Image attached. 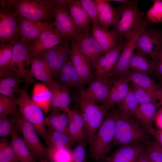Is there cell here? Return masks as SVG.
I'll list each match as a JSON object with an SVG mask.
<instances>
[{
    "mask_svg": "<svg viewBox=\"0 0 162 162\" xmlns=\"http://www.w3.org/2000/svg\"><path fill=\"white\" fill-rule=\"evenodd\" d=\"M115 120V133L113 146L140 143L146 139L145 130L131 117L121 113L116 109L112 110Z\"/></svg>",
    "mask_w": 162,
    "mask_h": 162,
    "instance_id": "obj_1",
    "label": "cell"
},
{
    "mask_svg": "<svg viewBox=\"0 0 162 162\" xmlns=\"http://www.w3.org/2000/svg\"><path fill=\"white\" fill-rule=\"evenodd\" d=\"M80 111L83 117L89 144L108 113L105 106L95 103L81 88L78 96Z\"/></svg>",
    "mask_w": 162,
    "mask_h": 162,
    "instance_id": "obj_2",
    "label": "cell"
},
{
    "mask_svg": "<svg viewBox=\"0 0 162 162\" xmlns=\"http://www.w3.org/2000/svg\"><path fill=\"white\" fill-rule=\"evenodd\" d=\"M137 4V1H130L125 4L115 8L117 19L112 30L118 35L119 42L147 21Z\"/></svg>",
    "mask_w": 162,
    "mask_h": 162,
    "instance_id": "obj_3",
    "label": "cell"
},
{
    "mask_svg": "<svg viewBox=\"0 0 162 162\" xmlns=\"http://www.w3.org/2000/svg\"><path fill=\"white\" fill-rule=\"evenodd\" d=\"M115 133V120L112 110L107 114L90 144L91 157L97 160H104L106 154L113 146Z\"/></svg>",
    "mask_w": 162,
    "mask_h": 162,
    "instance_id": "obj_4",
    "label": "cell"
},
{
    "mask_svg": "<svg viewBox=\"0 0 162 162\" xmlns=\"http://www.w3.org/2000/svg\"><path fill=\"white\" fill-rule=\"evenodd\" d=\"M54 7L53 0H16L14 10L23 18L42 21L54 18Z\"/></svg>",
    "mask_w": 162,
    "mask_h": 162,
    "instance_id": "obj_5",
    "label": "cell"
},
{
    "mask_svg": "<svg viewBox=\"0 0 162 162\" xmlns=\"http://www.w3.org/2000/svg\"><path fill=\"white\" fill-rule=\"evenodd\" d=\"M0 1V44H14L19 38V15L14 10L15 0Z\"/></svg>",
    "mask_w": 162,
    "mask_h": 162,
    "instance_id": "obj_6",
    "label": "cell"
},
{
    "mask_svg": "<svg viewBox=\"0 0 162 162\" xmlns=\"http://www.w3.org/2000/svg\"><path fill=\"white\" fill-rule=\"evenodd\" d=\"M25 85L19 94L18 106L22 118L31 124L37 133L44 138L46 130L43 111L33 100L27 92Z\"/></svg>",
    "mask_w": 162,
    "mask_h": 162,
    "instance_id": "obj_7",
    "label": "cell"
},
{
    "mask_svg": "<svg viewBox=\"0 0 162 162\" xmlns=\"http://www.w3.org/2000/svg\"><path fill=\"white\" fill-rule=\"evenodd\" d=\"M54 27L64 40L74 41L82 34L78 30L70 14L66 0H53Z\"/></svg>",
    "mask_w": 162,
    "mask_h": 162,
    "instance_id": "obj_8",
    "label": "cell"
},
{
    "mask_svg": "<svg viewBox=\"0 0 162 162\" xmlns=\"http://www.w3.org/2000/svg\"><path fill=\"white\" fill-rule=\"evenodd\" d=\"M148 26L146 21L124 38L125 40L121 53L111 73L110 78H117L124 76L129 71V65L136 49L139 37L143 30Z\"/></svg>",
    "mask_w": 162,
    "mask_h": 162,
    "instance_id": "obj_9",
    "label": "cell"
},
{
    "mask_svg": "<svg viewBox=\"0 0 162 162\" xmlns=\"http://www.w3.org/2000/svg\"><path fill=\"white\" fill-rule=\"evenodd\" d=\"M14 116L17 129L22 134L30 151L40 160L46 158L47 147L41 142L34 127L25 121L20 113Z\"/></svg>",
    "mask_w": 162,
    "mask_h": 162,
    "instance_id": "obj_10",
    "label": "cell"
},
{
    "mask_svg": "<svg viewBox=\"0 0 162 162\" xmlns=\"http://www.w3.org/2000/svg\"><path fill=\"white\" fill-rule=\"evenodd\" d=\"M64 40L57 32L54 26L48 28L28 44L30 59L43 58L50 49Z\"/></svg>",
    "mask_w": 162,
    "mask_h": 162,
    "instance_id": "obj_11",
    "label": "cell"
},
{
    "mask_svg": "<svg viewBox=\"0 0 162 162\" xmlns=\"http://www.w3.org/2000/svg\"><path fill=\"white\" fill-rule=\"evenodd\" d=\"M162 46V31L147 26L141 34L136 50L153 59Z\"/></svg>",
    "mask_w": 162,
    "mask_h": 162,
    "instance_id": "obj_12",
    "label": "cell"
},
{
    "mask_svg": "<svg viewBox=\"0 0 162 162\" xmlns=\"http://www.w3.org/2000/svg\"><path fill=\"white\" fill-rule=\"evenodd\" d=\"M30 60L28 44L19 38L13 44L12 62L16 74L24 80L25 85L28 86L34 82L28 70L24 66L25 62L28 66L30 65Z\"/></svg>",
    "mask_w": 162,
    "mask_h": 162,
    "instance_id": "obj_13",
    "label": "cell"
},
{
    "mask_svg": "<svg viewBox=\"0 0 162 162\" xmlns=\"http://www.w3.org/2000/svg\"><path fill=\"white\" fill-rule=\"evenodd\" d=\"M19 38L28 44L43 32L54 26V22L33 21L19 15Z\"/></svg>",
    "mask_w": 162,
    "mask_h": 162,
    "instance_id": "obj_14",
    "label": "cell"
},
{
    "mask_svg": "<svg viewBox=\"0 0 162 162\" xmlns=\"http://www.w3.org/2000/svg\"><path fill=\"white\" fill-rule=\"evenodd\" d=\"M74 42L88 61L91 70L94 69L97 61L104 53L92 32L82 34Z\"/></svg>",
    "mask_w": 162,
    "mask_h": 162,
    "instance_id": "obj_15",
    "label": "cell"
},
{
    "mask_svg": "<svg viewBox=\"0 0 162 162\" xmlns=\"http://www.w3.org/2000/svg\"><path fill=\"white\" fill-rule=\"evenodd\" d=\"M124 43L123 40L119 41L116 47L99 59L94 68L96 76L110 79L111 73L117 64Z\"/></svg>",
    "mask_w": 162,
    "mask_h": 162,
    "instance_id": "obj_16",
    "label": "cell"
},
{
    "mask_svg": "<svg viewBox=\"0 0 162 162\" xmlns=\"http://www.w3.org/2000/svg\"><path fill=\"white\" fill-rule=\"evenodd\" d=\"M70 58L72 65L83 85L89 84L94 78L88 61L74 41H72Z\"/></svg>",
    "mask_w": 162,
    "mask_h": 162,
    "instance_id": "obj_17",
    "label": "cell"
},
{
    "mask_svg": "<svg viewBox=\"0 0 162 162\" xmlns=\"http://www.w3.org/2000/svg\"><path fill=\"white\" fill-rule=\"evenodd\" d=\"M114 80L96 76L85 89L87 95L95 103L104 105Z\"/></svg>",
    "mask_w": 162,
    "mask_h": 162,
    "instance_id": "obj_18",
    "label": "cell"
},
{
    "mask_svg": "<svg viewBox=\"0 0 162 162\" xmlns=\"http://www.w3.org/2000/svg\"><path fill=\"white\" fill-rule=\"evenodd\" d=\"M70 14L76 28L82 34L90 32L91 19L78 0H66Z\"/></svg>",
    "mask_w": 162,
    "mask_h": 162,
    "instance_id": "obj_19",
    "label": "cell"
},
{
    "mask_svg": "<svg viewBox=\"0 0 162 162\" xmlns=\"http://www.w3.org/2000/svg\"><path fill=\"white\" fill-rule=\"evenodd\" d=\"M145 150L140 143L120 146L110 156L106 157L105 162H136L140 153Z\"/></svg>",
    "mask_w": 162,
    "mask_h": 162,
    "instance_id": "obj_20",
    "label": "cell"
},
{
    "mask_svg": "<svg viewBox=\"0 0 162 162\" xmlns=\"http://www.w3.org/2000/svg\"><path fill=\"white\" fill-rule=\"evenodd\" d=\"M130 83L124 76L114 79L106 101L103 105L108 111L125 98L130 90Z\"/></svg>",
    "mask_w": 162,
    "mask_h": 162,
    "instance_id": "obj_21",
    "label": "cell"
},
{
    "mask_svg": "<svg viewBox=\"0 0 162 162\" xmlns=\"http://www.w3.org/2000/svg\"><path fill=\"white\" fill-rule=\"evenodd\" d=\"M28 73L32 78L42 82L50 89L55 81L53 79L51 70L43 58H32L30 60Z\"/></svg>",
    "mask_w": 162,
    "mask_h": 162,
    "instance_id": "obj_22",
    "label": "cell"
},
{
    "mask_svg": "<svg viewBox=\"0 0 162 162\" xmlns=\"http://www.w3.org/2000/svg\"><path fill=\"white\" fill-rule=\"evenodd\" d=\"M24 80L15 72L10 70H4L0 76V94L11 97H16L22 89L20 84Z\"/></svg>",
    "mask_w": 162,
    "mask_h": 162,
    "instance_id": "obj_23",
    "label": "cell"
},
{
    "mask_svg": "<svg viewBox=\"0 0 162 162\" xmlns=\"http://www.w3.org/2000/svg\"><path fill=\"white\" fill-rule=\"evenodd\" d=\"M52 94L50 110H59L67 113L70 109V92L69 89L59 84L56 80L50 89Z\"/></svg>",
    "mask_w": 162,
    "mask_h": 162,
    "instance_id": "obj_24",
    "label": "cell"
},
{
    "mask_svg": "<svg viewBox=\"0 0 162 162\" xmlns=\"http://www.w3.org/2000/svg\"><path fill=\"white\" fill-rule=\"evenodd\" d=\"M92 25V35L101 46L104 54L116 47L119 40L118 35L115 31L93 24Z\"/></svg>",
    "mask_w": 162,
    "mask_h": 162,
    "instance_id": "obj_25",
    "label": "cell"
},
{
    "mask_svg": "<svg viewBox=\"0 0 162 162\" xmlns=\"http://www.w3.org/2000/svg\"><path fill=\"white\" fill-rule=\"evenodd\" d=\"M67 113L69 118V135L73 142L75 143L86 139H88L84 120L80 110H70Z\"/></svg>",
    "mask_w": 162,
    "mask_h": 162,
    "instance_id": "obj_26",
    "label": "cell"
},
{
    "mask_svg": "<svg viewBox=\"0 0 162 162\" xmlns=\"http://www.w3.org/2000/svg\"><path fill=\"white\" fill-rule=\"evenodd\" d=\"M129 82L147 90L155 94L158 100L162 97V87L148 75L129 71L124 76Z\"/></svg>",
    "mask_w": 162,
    "mask_h": 162,
    "instance_id": "obj_27",
    "label": "cell"
},
{
    "mask_svg": "<svg viewBox=\"0 0 162 162\" xmlns=\"http://www.w3.org/2000/svg\"><path fill=\"white\" fill-rule=\"evenodd\" d=\"M10 143L19 162H37V159L30 151L18 130L11 134Z\"/></svg>",
    "mask_w": 162,
    "mask_h": 162,
    "instance_id": "obj_28",
    "label": "cell"
},
{
    "mask_svg": "<svg viewBox=\"0 0 162 162\" xmlns=\"http://www.w3.org/2000/svg\"><path fill=\"white\" fill-rule=\"evenodd\" d=\"M155 64L153 60L148 55L137 51L134 52L129 64V71L147 75L153 73Z\"/></svg>",
    "mask_w": 162,
    "mask_h": 162,
    "instance_id": "obj_29",
    "label": "cell"
},
{
    "mask_svg": "<svg viewBox=\"0 0 162 162\" xmlns=\"http://www.w3.org/2000/svg\"><path fill=\"white\" fill-rule=\"evenodd\" d=\"M96 4L100 26L108 29L115 25L117 19L115 9L109 0H94Z\"/></svg>",
    "mask_w": 162,
    "mask_h": 162,
    "instance_id": "obj_30",
    "label": "cell"
},
{
    "mask_svg": "<svg viewBox=\"0 0 162 162\" xmlns=\"http://www.w3.org/2000/svg\"><path fill=\"white\" fill-rule=\"evenodd\" d=\"M52 97L51 91L45 85L39 82L34 84L32 98L35 103L46 114L50 110Z\"/></svg>",
    "mask_w": 162,
    "mask_h": 162,
    "instance_id": "obj_31",
    "label": "cell"
},
{
    "mask_svg": "<svg viewBox=\"0 0 162 162\" xmlns=\"http://www.w3.org/2000/svg\"><path fill=\"white\" fill-rule=\"evenodd\" d=\"M45 123L49 128L69 135V118L67 112H61L59 110L52 111L45 118Z\"/></svg>",
    "mask_w": 162,
    "mask_h": 162,
    "instance_id": "obj_32",
    "label": "cell"
},
{
    "mask_svg": "<svg viewBox=\"0 0 162 162\" xmlns=\"http://www.w3.org/2000/svg\"><path fill=\"white\" fill-rule=\"evenodd\" d=\"M47 147L59 149L70 148L75 143L69 135L49 128L43 138Z\"/></svg>",
    "mask_w": 162,
    "mask_h": 162,
    "instance_id": "obj_33",
    "label": "cell"
},
{
    "mask_svg": "<svg viewBox=\"0 0 162 162\" xmlns=\"http://www.w3.org/2000/svg\"><path fill=\"white\" fill-rule=\"evenodd\" d=\"M158 104L146 103L140 104L133 116L145 126H152L157 111Z\"/></svg>",
    "mask_w": 162,
    "mask_h": 162,
    "instance_id": "obj_34",
    "label": "cell"
},
{
    "mask_svg": "<svg viewBox=\"0 0 162 162\" xmlns=\"http://www.w3.org/2000/svg\"><path fill=\"white\" fill-rule=\"evenodd\" d=\"M13 48L11 43L0 44V68L10 70L16 74L12 62Z\"/></svg>",
    "mask_w": 162,
    "mask_h": 162,
    "instance_id": "obj_35",
    "label": "cell"
},
{
    "mask_svg": "<svg viewBox=\"0 0 162 162\" xmlns=\"http://www.w3.org/2000/svg\"><path fill=\"white\" fill-rule=\"evenodd\" d=\"M119 104V111L122 114L133 116L140 104L133 92L130 87L129 91L124 99Z\"/></svg>",
    "mask_w": 162,
    "mask_h": 162,
    "instance_id": "obj_36",
    "label": "cell"
},
{
    "mask_svg": "<svg viewBox=\"0 0 162 162\" xmlns=\"http://www.w3.org/2000/svg\"><path fill=\"white\" fill-rule=\"evenodd\" d=\"M46 158L49 162H72V150L47 147Z\"/></svg>",
    "mask_w": 162,
    "mask_h": 162,
    "instance_id": "obj_37",
    "label": "cell"
},
{
    "mask_svg": "<svg viewBox=\"0 0 162 162\" xmlns=\"http://www.w3.org/2000/svg\"><path fill=\"white\" fill-rule=\"evenodd\" d=\"M18 98L11 97L0 94V115L14 116L20 113Z\"/></svg>",
    "mask_w": 162,
    "mask_h": 162,
    "instance_id": "obj_38",
    "label": "cell"
},
{
    "mask_svg": "<svg viewBox=\"0 0 162 162\" xmlns=\"http://www.w3.org/2000/svg\"><path fill=\"white\" fill-rule=\"evenodd\" d=\"M130 87L140 104L146 103H158L157 97L150 91L132 83L130 84Z\"/></svg>",
    "mask_w": 162,
    "mask_h": 162,
    "instance_id": "obj_39",
    "label": "cell"
},
{
    "mask_svg": "<svg viewBox=\"0 0 162 162\" xmlns=\"http://www.w3.org/2000/svg\"><path fill=\"white\" fill-rule=\"evenodd\" d=\"M69 41L65 40L64 41L63 46L57 57L52 71V78L59 73L65 61L70 56V47Z\"/></svg>",
    "mask_w": 162,
    "mask_h": 162,
    "instance_id": "obj_40",
    "label": "cell"
},
{
    "mask_svg": "<svg viewBox=\"0 0 162 162\" xmlns=\"http://www.w3.org/2000/svg\"><path fill=\"white\" fill-rule=\"evenodd\" d=\"M0 162H19L10 142L6 137L0 140Z\"/></svg>",
    "mask_w": 162,
    "mask_h": 162,
    "instance_id": "obj_41",
    "label": "cell"
},
{
    "mask_svg": "<svg viewBox=\"0 0 162 162\" xmlns=\"http://www.w3.org/2000/svg\"><path fill=\"white\" fill-rule=\"evenodd\" d=\"M18 130L14 116L11 118L6 115H0V137H6L15 130Z\"/></svg>",
    "mask_w": 162,
    "mask_h": 162,
    "instance_id": "obj_42",
    "label": "cell"
},
{
    "mask_svg": "<svg viewBox=\"0 0 162 162\" xmlns=\"http://www.w3.org/2000/svg\"><path fill=\"white\" fill-rule=\"evenodd\" d=\"M72 67L70 56L65 61L59 73L56 76L57 78L56 81L69 89L71 88L70 74Z\"/></svg>",
    "mask_w": 162,
    "mask_h": 162,
    "instance_id": "obj_43",
    "label": "cell"
},
{
    "mask_svg": "<svg viewBox=\"0 0 162 162\" xmlns=\"http://www.w3.org/2000/svg\"><path fill=\"white\" fill-rule=\"evenodd\" d=\"M153 4L146 13L148 21L153 23H162V0H152Z\"/></svg>",
    "mask_w": 162,
    "mask_h": 162,
    "instance_id": "obj_44",
    "label": "cell"
},
{
    "mask_svg": "<svg viewBox=\"0 0 162 162\" xmlns=\"http://www.w3.org/2000/svg\"><path fill=\"white\" fill-rule=\"evenodd\" d=\"M145 151L150 160L162 162V146L157 140L149 142Z\"/></svg>",
    "mask_w": 162,
    "mask_h": 162,
    "instance_id": "obj_45",
    "label": "cell"
},
{
    "mask_svg": "<svg viewBox=\"0 0 162 162\" xmlns=\"http://www.w3.org/2000/svg\"><path fill=\"white\" fill-rule=\"evenodd\" d=\"M82 7L92 22V24L100 26L98 11L94 0H79Z\"/></svg>",
    "mask_w": 162,
    "mask_h": 162,
    "instance_id": "obj_46",
    "label": "cell"
},
{
    "mask_svg": "<svg viewBox=\"0 0 162 162\" xmlns=\"http://www.w3.org/2000/svg\"><path fill=\"white\" fill-rule=\"evenodd\" d=\"M88 142V139L77 142L72 150V162H86V148Z\"/></svg>",
    "mask_w": 162,
    "mask_h": 162,
    "instance_id": "obj_47",
    "label": "cell"
},
{
    "mask_svg": "<svg viewBox=\"0 0 162 162\" xmlns=\"http://www.w3.org/2000/svg\"><path fill=\"white\" fill-rule=\"evenodd\" d=\"M64 41L59 44L50 49L43 57L50 68L51 72L57 57L62 48Z\"/></svg>",
    "mask_w": 162,
    "mask_h": 162,
    "instance_id": "obj_48",
    "label": "cell"
},
{
    "mask_svg": "<svg viewBox=\"0 0 162 162\" xmlns=\"http://www.w3.org/2000/svg\"><path fill=\"white\" fill-rule=\"evenodd\" d=\"M152 60L155 64L152 74L157 78L159 82V84L162 87V46Z\"/></svg>",
    "mask_w": 162,
    "mask_h": 162,
    "instance_id": "obj_49",
    "label": "cell"
},
{
    "mask_svg": "<svg viewBox=\"0 0 162 162\" xmlns=\"http://www.w3.org/2000/svg\"><path fill=\"white\" fill-rule=\"evenodd\" d=\"M146 128L147 131L154 136L162 146V130L155 129L152 126Z\"/></svg>",
    "mask_w": 162,
    "mask_h": 162,
    "instance_id": "obj_50",
    "label": "cell"
},
{
    "mask_svg": "<svg viewBox=\"0 0 162 162\" xmlns=\"http://www.w3.org/2000/svg\"><path fill=\"white\" fill-rule=\"evenodd\" d=\"M154 121L159 129L162 130V106L157 110Z\"/></svg>",
    "mask_w": 162,
    "mask_h": 162,
    "instance_id": "obj_51",
    "label": "cell"
},
{
    "mask_svg": "<svg viewBox=\"0 0 162 162\" xmlns=\"http://www.w3.org/2000/svg\"><path fill=\"white\" fill-rule=\"evenodd\" d=\"M136 162H150V160L148 157L145 150L140 154Z\"/></svg>",
    "mask_w": 162,
    "mask_h": 162,
    "instance_id": "obj_52",
    "label": "cell"
},
{
    "mask_svg": "<svg viewBox=\"0 0 162 162\" xmlns=\"http://www.w3.org/2000/svg\"><path fill=\"white\" fill-rule=\"evenodd\" d=\"M110 2H114L122 3L123 4H125L128 3L130 0H109Z\"/></svg>",
    "mask_w": 162,
    "mask_h": 162,
    "instance_id": "obj_53",
    "label": "cell"
},
{
    "mask_svg": "<svg viewBox=\"0 0 162 162\" xmlns=\"http://www.w3.org/2000/svg\"><path fill=\"white\" fill-rule=\"evenodd\" d=\"M162 106V97L159 100V101L158 102V107L159 108L160 107H161Z\"/></svg>",
    "mask_w": 162,
    "mask_h": 162,
    "instance_id": "obj_54",
    "label": "cell"
},
{
    "mask_svg": "<svg viewBox=\"0 0 162 162\" xmlns=\"http://www.w3.org/2000/svg\"><path fill=\"white\" fill-rule=\"evenodd\" d=\"M38 162H49L48 158H46L41 160H40Z\"/></svg>",
    "mask_w": 162,
    "mask_h": 162,
    "instance_id": "obj_55",
    "label": "cell"
},
{
    "mask_svg": "<svg viewBox=\"0 0 162 162\" xmlns=\"http://www.w3.org/2000/svg\"><path fill=\"white\" fill-rule=\"evenodd\" d=\"M150 162H155L150 160Z\"/></svg>",
    "mask_w": 162,
    "mask_h": 162,
    "instance_id": "obj_56",
    "label": "cell"
}]
</instances>
